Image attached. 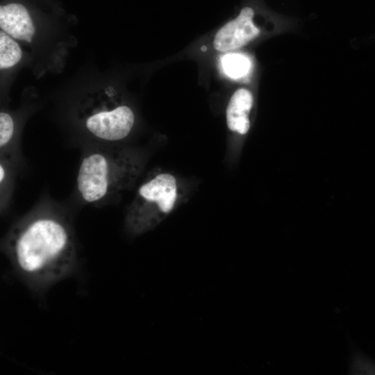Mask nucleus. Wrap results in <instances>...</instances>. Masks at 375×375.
<instances>
[{"label":"nucleus","mask_w":375,"mask_h":375,"mask_svg":"<svg viewBox=\"0 0 375 375\" xmlns=\"http://www.w3.org/2000/svg\"><path fill=\"white\" fill-rule=\"evenodd\" d=\"M3 251L17 276L38 292L71 276L78 266L70 226L47 212L31 215L14 225L5 238Z\"/></svg>","instance_id":"nucleus-1"},{"label":"nucleus","mask_w":375,"mask_h":375,"mask_svg":"<svg viewBox=\"0 0 375 375\" xmlns=\"http://www.w3.org/2000/svg\"><path fill=\"white\" fill-rule=\"evenodd\" d=\"M134 173V164L126 154L109 149L93 151L80 164L77 189L85 201L100 202L122 189Z\"/></svg>","instance_id":"nucleus-2"},{"label":"nucleus","mask_w":375,"mask_h":375,"mask_svg":"<svg viewBox=\"0 0 375 375\" xmlns=\"http://www.w3.org/2000/svg\"><path fill=\"white\" fill-rule=\"evenodd\" d=\"M297 24L289 19L274 17L244 6L238 15L215 33L212 45L219 52H233L262 38L294 31Z\"/></svg>","instance_id":"nucleus-3"},{"label":"nucleus","mask_w":375,"mask_h":375,"mask_svg":"<svg viewBox=\"0 0 375 375\" xmlns=\"http://www.w3.org/2000/svg\"><path fill=\"white\" fill-rule=\"evenodd\" d=\"M176 196V179L169 174H158L143 183L127 217L130 231L138 234L153 227V209L168 213L174 206Z\"/></svg>","instance_id":"nucleus-4"},{"label":"nucleus","mask_w":375,"mask_h":375,"mask_svg":"<svg viewBox=\"0 0 375 375\" xmlns=\"http://www.w3.org/2000/svg\"><path fill=\"white\" fill-rule=\"evenodd\" d=\"M135 115L126 105L100 107L85 117L87 130L94 137L105 141L115 142L126 138L131 132Z\"/></svg>","instance_id":"nucleus-5"},{"label":"nucleus","mask_w":375,"mask_h":375,"mask_svg":"<svg viewBox=\"0 0 375 375\" xmlns=\"http://www.w3.org/2000/svg\"><path fill=\"white\" fill-rule=\"evenodd\" d=\"M0 28L12 38L31 42L35 28L26 8L11 3L0 7Z\"/></svg>","instance_id":"nucleus-6"},{"label":"nucleus","mask_w":375,"mask_h":375,"mask_svg":"<svg viewBox=\"0 0 375 375\" xmlns=\"http://www.w3.org/2000/svg\"><path fill=\"white\" fill-rule=\"evenodd\" d=\"M254 95L246 87L237 89L231 95L226 110L228 128L240 135L250 128L249 115L253 106Z\"/></svg>","instance_id":"nucleus-7"},{"label":"nucleus","mask_w":375,"mask_h":375,"mask_svg":"<svg viewBox=\"0 0 375 375\" xmlns=\"http://www.w3.org/2000/svg\"><path fill=\"white\" fill-rule=\"evenodd\" d=\"M222 63L226 74L234 79L248 77L253 69V61L246 53L229 52L223 56Z\"/></svg>","instance_id":"nucleus-8"},{"label":"nucleus","mask_w":375,"mask_h":375,"mask_svg":"<svg viewBox=\"0 0 375 375\" xmlns=\"http://www.w3.org/2000/svg\"><path fill=\"white\" fill-rule=\"evenodd\" d=\"M22 56L19 44L3 31H0V68L6 69L16 65Z\"/></svg>","instance_id":"nucleus-9"},{"label":"nucleus","mask_w":375,"mask_h":375,"mask_svg":"<svg viewBox=\"0 0 375 375\" xmlns=\"http://www.w3.org/2000/svg\"><path fill=\"white\" fill-rule=\"evenodd\" d=\"M14 133V122L11 115L6 112L0 113V147H5Z\"/></svg>","instance_id":"nucleus-10"},{"label":"nucleus","mask_w":375,"mask_h":375,"mask_svg":"<svg viewBox=\"0 0 375 375\" xmlns=\"http://www.w3.org/2000/svg\"><path fill=\"white\" fill-rule=\"evenodd\" d=\"M5 178V169L2 165H0V182L2 183Z\"/></svg>","instance_id":"nucleus-11"}]
</instances>
